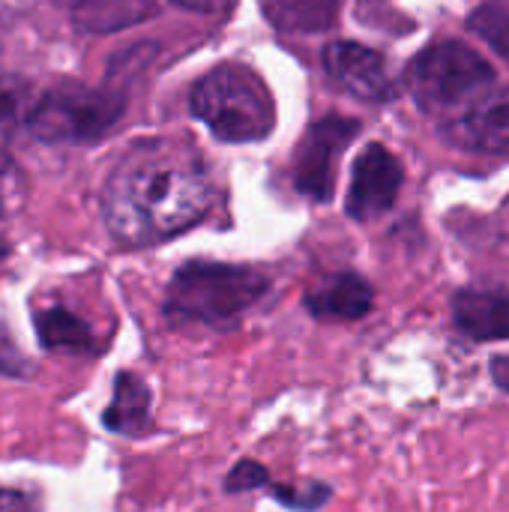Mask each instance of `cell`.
I'll return each instance as SVG.
<instances>
[{"label": "cell", "instance_id": "1", "mask_svg": "<svg viewBox=\"0 0 509 512\" xmlns=\"http://www.w3.org/2000/svg\"><path fill=\"white\" fill-rule=\"evenodd\" d=\"M213 207V183L180 141L150 138L120 156L102 189V222L129 249L156 246L198 225Z\"/></svg>", "mask_w": 509, "mask_h": 512}, {"label": "cell", "instance_id": "2", "mask_svg": "<svg viewBox=\"0 0 509 512\" xmlns=\"http://www.w3.org/2000/svg\"><path fill=\"white\" fill-rule=\"evenodd\" d=\"M270 291V279L255 267L222 261H186L165 288L162 315L174 327H231Z\"/></svg>", "mask_w": 509, "mask_h": 512}, {"label": "cell", "instance_id": "3", "mask_svg": "<svg viewBox=\"0 0 509 512\" xmlns=\"http://www.w3.org/2000/svg\"><path fill=\"white\" fill-rule=\"evenodd\" d=\"M192 114L228 144L261 141L273 132L276 105L267 84L240 66H219L192 87Z\"/></svg>", "mask_w": 509, "mask_h": 512}, {"label": "cell", "instance_id": "4", "mask_svg": "<svg viewBox=\"0 0 509 512\" xmlns=\"http://www.w3.org/2000/svg\"><path fill=\"white\" fill-rule=\"evenodd\" d=\"M489 90H495V69L462 42H435L411 63V93L432 117L456 123Z\"/></svg>", "mask_w": 509, "mask_h": 512}, {"label": "cell", "instance_id": "5", "mask_svg": "<svg viewBox=\"0 0 509 512\" xmlns=\"http://www.w3.org/2000/svg\"><path fill=\"white\" fill-rule=\"evenodd\" d=\"M123 99L75 81L54 84L27 108V132L48 144H84L102 138L120 117Z\"/></svg>", "mask_w": 509, "mask_h": 512}, {"label": "cell", "instance_id": "6", "mask_svg": "<svg viewBox=\"0 0 509 512\" xmlns=\"http://www.w3.org/2000/svg\"><path fill=\"white\" fill-rule=\"evenodd\" d=\"M354 135H357V123L345 117H324L306 132L294 156V183L303 195L315 201H327L333 195L336 159L342 156V150Z\"/></svg>", "mask_w": 509, "mask_h": 512}, {"label": "cell", "instance_id": "7", "mask_svg": "<svg viewBox=\"0 0 509 512\" xmlns=\"http://www.w3.org/2000/svg\"><path fill=\"white\" fill-rule=\"evenodd\" d=\"M405 171L402 162L381 144H369L351 174V189L345 198V213L357 222H372L393 210Z\"/></svg>", "mask_w": 509, "mask_h": 512}, {"label": "cell", "instance_id": "8", "mask_svg": "<svg viewBox=\"0 0 509 512\" xmlns=\"http://www.w3.org/2000/svg\"><path fill=\"white\" fill-rule=\"evenodd\" d=\"M324 66L336 84H342L348 93L360 99H369V102L393 99V81H390L384 57L360 42H348V39L330 42L324 51Z\"/></svg>", "mask_w": 509, "mask_h": 512}, {"label": "cell", "instance_id": "9", "mask_svg": "<svg viewBox=\"0 0 509 512\" xmlns=\"http://www.w3.org/2000/svg\"><path fill=\"white\" fill-rule=\"evenodd\" d=\"M33 333L42 351L63 357H99L105 345L84 315L66 303H45L33 309Z\"/></svg>", "mask_w": 509, "mask_h": 512}, {"label": "cell", "instance_id": "10", "mask_svg": "<svg viewBox=\"0 0 509 512\" xmlns=\"http://www.w3.org/2000/svg\"><path fill=\"white\" fill-rule=\"evenodd\" d=\"M453 324L471 342L509 339V291L462 288L453 297Z\"/></svg>", "mask_w": 509, "mask_h": 512}, {"label": "cell", "instance_id": "11", "mask_svg": "<svg viewBox=\"0 0 509 512\" xmlns=\"http://www.w3.org/2000/svg\"><path fill=\"white\" fill-rule=\"evenodd\" d=\"M303 306L318 321H363L375 306V291L357 273H336L309 288Z\"/></svg>", "mask_w": 509, "mask_h": 512}, {"label": "cell", "instance_id": "12", "mask_svg": "<svg viewBox=\"0 0 509 512\" xmlns=\"http://www.w3.org/2000/svg\"><path fill=\"white\" fill-rule=\"evenodd\" d=\"M102 429L120 438H144L153 429V393L135 372H117L111 402L102 411Z\"/></svg>", "mask_w": 509, "mask_h": 512}, {"label": "cell", "instance_id": "13", "mask_svg": "<svg viewBox=\"0 0 509 512\" xmlns=\"http://www.w3.org/2000/svg\"><path fill=\"white\" fill-rule=\"evenodd\" d=\"M450 135L456 144L483 153H507L509 150V87L489 90L462 120L453 123Z\"/></svg>", "mask_w": 509, "mask_h": 512}, {"label": "cell", "instance_id": "14", "mask_svg": "<svg viewBox=\"0 0 509 512\" xmlns=\"http://www.w3.org/2000/svg\"><path fill=\"white\" fill-rule=\"evenodd\" d=\"M60 6L84 33H114L156 12V0H60Z\"/></svg>", "mask_w": 509, "mask_h": 512}, {"label": "cell", "instance_id": "15", "mask_svg": "<svg viewBox=\"0 0 509 512\" xmlns=\"http://www.w3.org/2000/svg\"><path fill=\"white\" fill-rule=\"evenodd\" d=\"M471 30L509 57V0H489L471 15Z\"/></svg>", "mask_w": 509, "mask_h": 512}, {"label": "cell", "instance_id": "16", "mask_svg": "<svg viewBox=\"0 0 509 512\" xmlns=\"http://www.w3.org/2000/svg\"><path fill=\"white\" fill-rule=\"evenodd\" d=\"M273 498L294 512H318L330 498V486L324 483H291V486H273Z\"/></svg>", "mask_w": 509, "mask_h": 512}, {"label": "cell", "instance_id": "17", "mask_svg": "<svg viewBox=\"0 0 509 512\" xmlns=\"http://www.w3.org/2000/svg\"><path fill=\"white\" fill-rule=\"evenodd\" d=\"M36 375V363L21 351L9 324L0 318V378L6 381H30Z\"/></svg>", "mask_w": 509, "mask_h": 512}, {"label": "cell", "instance_id": "18", "mask_svg": "<svg viewBox=\"0 0 509 512\" xmlns=\"http://www.w3.org/2000/svg\"><path fill=\"white\" fill-rule=\"evenodd\" d=\"M27 195V180L9 156H0V216H9L12 210L21 207Z\"/></svg>", "mask_w": 509, "mask_h": 512}, {"label": "cell", "instance_id": "19", "mask_svg": "<svg viewBox=\"0 0 509 512\" xmlns=\"http://www.w3.org/2000/svg\"><path fill=\"white\" fill-rule=\"evenodd\" d=\"M267 483H270L267 468H264L261 462H255V459H243V462H237V465L228 471V477H225V492H231V495H237V492H255V489H261V486H267Z\"/></svg>", "mask_w": 509, "mask_h": 512}, {"label": "cell", "instance_id": "20", "mask_svg": "<svg viewBox=\"0 0 509 512\" xmlns=\"http://www.w3.org/2000/svg\"><path fill=\"white\" fill-rule=\"evenodd\" d=\"M0 512H45L42 492L33 486H3L0 483Z\"/></svg>", "mask_w": 509, "mask_h": 512}, {"label": "cell", "instance_id": "21", "mask_svg": "<svg viewBox=\"0 0 509 512\" xmlns=\"http://www.w3.org/2000/svg\"><path fill=\"white\" fill-rule=\"evenodd\" d=\"M489 372H492L495 387H498V390H504V393H509V354H498V357H492Z\"/></svg>", "mask_w": 509, "mask_h": 512}, {"label": "cell", "instance_id": "22", "mask_svg": "<svg viewBox=\"0 0 509 512\" xmlns=\"http://www.w3.org/2000/svg\"><path fill=\"white\" fill-rule=\"evenodd\" d=\"M9 255H12V246H9V240H3V237H0V264H3Z\"/></svg>", "mask_w": 509, "mask_h": 512}]
</instances>
